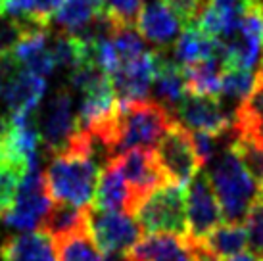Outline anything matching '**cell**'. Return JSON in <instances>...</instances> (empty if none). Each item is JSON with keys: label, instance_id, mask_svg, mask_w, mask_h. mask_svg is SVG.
<instances>
[{"label": "cell", "instance_id": "obj_1", "mask_svg": "<svg viewBox=\"0 0 263 261\" xmlns=\"http://www.w3.org/2000/svg\"><path fill=\"white\" fill-rule=\"evenodd\" d=\"M205 175L221 206L223 219L227 223H244L250 208L259 198V184L250 177L233 146L210 161Z\"/></svg>", "mask_w": 263, "mask_h": 261}, {"label": "cell", "instance_id": "obj_2", "mask_svg": "<svg viewBox=\"0 0 263 261\" xmlns=\"http://www.w3.org/2000/svg\"><path fill=\"white\" fill-rule=\"evenodd\" d=\"M179 123L175 114L156 100L117 102L116 156L133 148H154L171 127Z\"/></svg>", "mask_w": 263, "mask_h": 261}, {"label": "cell", "instance_id": "obj_3", "mask_svg": "<svg viewBox=\"0 0 263 261\" xmlns=\"http://www.w3.org/2000/svg\"><path fill=\"white\" fill-rule=\"evenodd\" d=\"M43 173L54 202L85 208L90 206L95 198L100 167L88 156L64 152L50 156L48 167Z\"/></svg>", "mask_w": 263, "mask_h": 261}, {"label": "cell", "instance_id": "obj_4", "mask_svg": "<svg viewBox=\"0 0 263 261\" xmlns=\"http://www.w3.org/2000/svg\"><path fill=\"white\" fill-rule=\"evenodd\" d=\"M133 217L148 234L189 236L184 189L177 184H165L154 190L144 202H140Z\"/></svg>", "mask_w": 263, "mask_h": 261}, {"label": "cell", "instance_id": "obj_5", "mask_svg": "<svg viewBox=\"0 0 263 261\" xmlns=\"http://www.w3.org/2000/svg\"><path fill=\"white\" fill-rule=\"evenodd\" d=\"M52 206V196L46 189L44 173L41 169V158L33 160L23 177L14 206L2 217L4 225L22 232L37 231L43 217Z\"/></svg>", "mask_w": 263, "mask_h": 261}, {"label": "cell", "instance_id": "obj_6", "mask_svg": "<svg viewBox=\"0 0 263 261\" xmlns=\"http://www.w3.org/2000/svg\"><path fill=\"white\" fill-rule=\"evenodd\" d=\"M37 129L48 158L66 150L79 130L73 95L69 88H58L43 108L37 109Z\"/></svg>", "mask_w": 263, "mask_h": 261}, {"label": "cell", "instance_id": "obj_7", "mask_svg": "<svg viewBox=\"0 0 263 261\" xmlns=\"http://www.w3.org/2000/svg\"><path fill=\"white\" fill-rule=\"evenodd\" d=\"M154 152H156L158 163H160L169 184H177L183 189H186V184L204 167L196 148H194L192 133L189 129H184L181 123L171 127L161 137Z\"/></svg>", "mask_w": 263, "mask_h": 261}, {"label": "cell", "instance_id": "obj_8", "mask_svg": "<svg viewBox=\"0 0 263 261\" xmlns=\"http://www.w3.org/2000/svg\"><path fill=\"white\" fill-rule=\"evenodd\" d=\"M114 165L119 169L131 192V217L140 202H144L154 190L169 184L161 171L154 148H133L116 156Z\"/></svg>", "mask_w": 263, "mask_h": 261}, {"label": "cell", "instance_id": "obj_9", "mask_svg": "<svg viewBox=\"0 0 263 261\" xmlns=\"http://www.w3.org/2000/svg\"><path fill=\"white\" fill-rule=\"evenodd\" d=\"M88 234L104 255H125L140 238L139 223L121 211H98L88 206Z\"/></svg>", "mask_w": 263, "mask_h": 261}, {"label": "cell", "instance_id": "obj_10", "mask_svg": "<svg viewBox=\"0 0 263 261\" xmlns=\"http://www.w3.org/2000/svg\"><path fill=\"white\" fill-rule=\"evenodd\" d=\"M184 203H186V223H189V238L200 242L205 238L215 227L221 225L223 213L215 198L210 179L204 171L192 179L184 189Z\"/></svg>", "mask_w": 263, "mask_h": 261}, {"label": "cell", "instance_id": "obj_11", "mask_svg": "<svg viewBox=\"0 0 263 261\" xmlns=\"http://www.w3.org/2000/svg\"><path fill=\"white\" fill-rule=\"evenodd\" d=\"M175 117L190 133H205L221 138L234 130V117L227 111L221 102L212 96H198L186 92L175 109Z\"/></svg>", "mask_w": 263, "mask_h": 261}, {"label": "cell", "instance_id": "obj_12", "mask_svg": "<svg viewBox=\"0 0 263 261\" xmlns=\"http://www.w3.org/2000/svg\"><path fill=\"white\" fill-rule=\"evenodd\" d=\"M125 261H198V246L189 236L148 234L125 254Z\"/></svg>", "mask_w": 263, "mask_h": 261}, {"label": "cell", "instance_id": "obj_13", "mask_svg": "<svg viewBox=\"0 0 263 261\" xmlns=\"http://www.w3.org/2000/svg\"><path fill=\"white\" fill-rule=\"evenodd\" d=\"M156 58H158V50H148L139 60L121 65L116 73H111L110 81L117 102H133L146 98L152 88L154 75H156Z\"/></svg>", "mask_w": 263, "mask_h": 261}, {"label": "cell", "instance_id": "obj_14", "mask_svg": "<svg viewBox=\"0 0 263 261\" xmlns=\"http://www.w3.org/2000/svg\"><path fill=\"white\" fill-rule=\"evenodd\" d=\"M135 27L144 41L165 48L179 36L181 22L161 0H148L140 8Z\"/></svg>", "mask_w": 263, "mask_h": 261}, {"label": "cell", "instance_id": "obj_15", "mask_svg": "<svg viewBox=\"0 0 263 261\" xmlns=\"http://www.w3.org/2000/svg\"><path fill=\"white\" fill-rule=\"evenodd\" d=\"M46 92V81L31 75L25 69L10 79L2 88V104L8 116L14 117L20 114H33L39 109V104Z\"/></svg>", "mask_w": 263, "mask_h": 261}, {"label": "cell", "instance_id": "obj_16", "mask_svg": "<svg viewBox=\"0 0 263 261\" xmlns=\"http://www.w3.org/2000/svg\"><path fill=\"white\" fill-rule=\"evenodd\" d=\"M37 231L46 234L52 244L79 232H88V206L77 208L66 202H52Z\"/></svg>", "mask_w": 263, "mask_h": 261}, {"label": "cell", "instance_id": "obj_17", "mask_svg": "<svg viewBox=\"0 0 263 261\" xmlns=\"http://www.w3.org/2000/svg\"><path fill=\"white\" fill-rule=\"evenodd\" d=\"M154 96L156 102L163 104L175 114L177 106L186 95V83H184V71L183 67L173 62L165 50H158L156 58V75L152 81Z\"/></svg>", "mask_w": 263, "mask_h": 261}, {"label": "cell", "instance_id": "obj_18", "mask_svg": "<svg viewBox=\"0 0 263 261\" xmlns=\"http://www.w3.org/2000/svg\"><path fill=\"white\" fill-rule=\"evenodd\" d=\"M90 208L98 211H121L131 215V192L114 161H108L100 171Z\"/></svg>", "mask_w": 263, "mask_h": 261}, {"label": "cell", "instance_id": "obj_19", "mask_svg": "<svg viewBox=\"0 0 263 261\" xmlns=\"http://www.w3.org/2000/svg\"><path fill=\"white\" fill-rule=\"evenodd\" d=\"M221 58V43L217 39L208 36L204 31H200L196 25H190L177 36L173 44V62L179 67H190L194 64H200L204 60ZM223 60V58H221Z\"/></svg>", "mask_w": 263, "mask_h": 261}, {"label": "cell", "instance_id": "obj_20", "mask_svg": "<svg viewBox=\"0 0 263 261\" xmlns=\"http://www.w3.org/2000/svg\"><path fill=\"white\" fill-rule=\"evenodd\" d=\"M50 31H33V33H25L23 41L17 44L14 56L22 67L31 75H37L41 79L52 75L56 69L54 60L50 54Z\"/></svg>", "mask_w": 263, "mask_h": 261}, {"label": "cell", "instance_id": "obj_21", "mask_svg": "<svg viewBox=\"0 0 263 261\" xmlns=\"http://www.w3.org/2000/svg\"><path fill=\"white\" fill-rule=\"evenodd\" d=\"M0 250L6 261H56L52 240L39 231L8 236Z\"/></svg>", "mask_w": 263, "mask_h": 261}, {"label": "cell", "instance_id": "obj_22", "mask_svg": "<svg viewBox=\"0 0 263 261\" xmlns=\"http://www.w3.org/2000/svg\"><path fill=\"white\" fill-rule=\"evenodd\" d=\"M196 244L200 250L217 259H231L242 254L244 248L248 246V234L242 223H223Z\"/></svg>", "mask_w": 263, "mask_h": 261}, {"label": "cell", "instance_id": "obj_23", "mask_svg": "<svg viewBox=\"0 0 263 261\" xmlns=\"http://www.w3.org/2000/svg\"><path fill=\"white\" fill-rule=\"evenodd\" d=\"M223 60L219 56L210 60H204L200 64H194L190 67H184V83L186 92L198 96H212L217 98L221 88V75H223Z\"/></svg>", "mask_w": 263, "mask_h": 261}, {"label": "cell", "instance_id": "obj_24", "mask_svg": "<svg viewBox=\"0 0 263 261\" xmlns=\"http://www.w3.org/2000/svg\"><path fill=\"white\" fill-rule=\"evenodd\" d=\"M254 83H256V75L252 71H248V69L227 67V69H223V75H221V88L217 100L234 117L238 106L252 92Z\"/></svg>", "mask_w": 263, "mask_h": 261}, {"label": "cell", "instance_id": "obj_25", "mask_svg": "<svg viewBox=\"0 0 263 261\" xmlns=\"http://www.w3.org/2000/svg\"><path fill=\"white\" fill-rule=\"evenodd\" d=\"M100 12V8L96 4V0H66L60 10L54 14L52 23L66 35H75L87 25L96 14ZM50 23V27H52Z\"/></svg>", "mask_w": 263, "mask_h": 261}, {"label": "cell", "instance_id": "obj_26", "mask_svg": "<svg viewBox=\"0 0 263 261\" xmlns=\"http://www.w3.org/2000/svg\"><path fill=\"white\" fill-rule=\"evenodd\" d=\"M54 255L56 261H104L88 232H79L54 242Z\"/></svg>", "mask_w": 263, "mask_h": 261}, {"label": "cell", "instance_id": "obj_27", "mask_svg": "<svg viewBox=\"0 0 263 261\" xmlns=\"http://www.w3.org/2000/svg\"><path fill=\"white\" fill-rule=\"evenodd\" d=\"M263 123V73L257 71L254 88L234 114V135Z\"/></svg>", "mask_w": 263, "mask_h": 261}, {"label": "cell", "instance_id": "obj_28", "mask_svg": "<svg viewBox=\"0 0 263 261\" xmlns=\"http://www.w3.org/2000/svg\"><path fill=\"white\" fill-rule=\"evenodd\" d=\"M111 43H114L117 60H119V67L139 60L140 56H144L148 52L146 43L137 31V27H117Z\"/></svg>", "mask_w": 263, "mask_h": 261}, {"label": "cell", "instance_id": "obj_29", "mask_svg": "<svg viewBox=\"0 0 263 261\" xmlns=\"http://www.w3.org/2000/svg\"><path fill=\"white\" fill-rule=\"evenodd\" d=\"M25 173H27V169L15 165V163L4 161L0 165V217H4L8 210L14 206V200Z\"/></svg>", "mask_w": 263, "mask_h": 261}, {"label": "cell", "instance_id": "obj_30", "mask_svg": "<svg viewBox=\"0 0 263 261\" xmlns=\"http://www.w3.org/2000/svg\"><path fill=\"white\" fill-rule=\"evenodd\" d=\"M233 150L236 152L238 160L242 161V165L246 167V171L250 177L259 184V189L263 187V148L256 146L250 140L244 138H234Z\"/></svg>", "mask_w": 263, "mask_h": 261}, {"label": "cell", "instance_id": "obj_31", "mask_svg": "<svg viewBox=\"0 0 263 261\" xmlns=\"http://www.w3.org/2000/svg\"><path fill=\"white\" fill-rule=\"evenodd\" d=\"M142 6L144 0H104L100 12L110 15L119 27H135L137 15Z\"/></svg>", "mask_w": 263, "mask_h": 261}, {"label": "cell", "instance_id": "obj_32", "mask_svg": "<svg viewBox=\"0 0 263 261\" xmlns=\"http://www.w3.org/2000/svg\"><path fill=\"white\" fill-rule=\"evenodd\" d=\"M244 229L248 234V246L252 248V254L257 255L263 261V200L261 196L257 202L250 208L248 215L244 219Z\"/></svg>", "mask_w": 263, "mask_h": 261}, {"label": "cell", "instance_id": "obj_33", "mask_svg": "<svg viewBox=\"0 0 263 261\" xmlns=\"http://www.w3.org/2000/svg\"><path fill=\"white\" fill-rule=\"evenodd\" d=\"M23 36H25V29L22 23L8 17L6 14H0V56L14 54Z\"/></svg>", "mask_w": 263, "mask_h": 261}, {"label": "cell", "instance_id": "obj_34", "mask_svg": "<svg viewBox=\"0 0 263 261\" xmlns=\"http://www.w3.org/2000/svg\"><path fill=\"white\" fill-rule=\"evenodd\" d=\"M161 2L173 12L181 25L190 27V25H196L208 0H161Z\"/></svg>", "mask_w": 263, "mask_h": 261}, {"label": "cell", "instance_id": "obj_35", "mask_svg": "<svg viewBox=\"0 0 263 261\" xmlns=\"http://www.w3.org/2000/svg\"><path fill=\"white\" fill-rule=\"evenodd\" d=\"M64 2L66 0H35V22L46 29H50L52 17Z\"/></svg>", "mask_w": 263, "mask_h": 261}, {"label": "cell", "instance_id": "obj_36", "mask_svg": "<svg viewBox=\"0 0 263 261\" xmlns=\"http://www.w3.org/2000/svg\"><path fill=\"white\" fill-rule=\"evenodd\" d=\"M236 138L250 140V142H254L256 146L263 148V123L256 125V127H252V129H248V130H244L240 135H236Z\"/></svg>", "mask_w": 263, "mask_h": 261}, {"label": "cell", "instance_id": "obj_37", "mask_svg": "<svg viewBox=\"0 0 263 261\" xmlns=\"http://www.w3.org/2000/svg\"><path fill=\"white\" fill-rule=\"evenodd\" d=\"M8 130H10V116H8V111L4 108L0 109V144H2V140L6 138Z\"/></svg>", "mask_w": 263, "mask_h": 261}, {"label": "cell", "instance_id": "obj_38", "mask_svg": "<svg viewBox=\"0 0 263 261\" xmlns=\"http://www.w3.org/2000/svg\"><path fill=\"white\" fill-rule=\"evenodd\" d=\"M227 261H261V259L254 254H246V252H242V254L234 255V257H231V259H227Z\"/></svg>", "mask_w": 263, "mask_h": 261}, {"label": "cell", "instance_id": "obj_39", "mask_svg": "<svg viewBox=\"0 0 263 261\" xmlns=\"http://www.w3.org/2000/svg\"><path fill=\"white\" fill-rule=\"evenodd\" d=\"M198 261H221V259H217V257H213V255H210V254H205L204 250H200V246H198Z\"/></svg>", "mask_w": 263, "mask_h": 261}, {"label": "cell", "instance_id": "obj_40", "mask_svg": "<svg viewBox=\"0 0 263 261\" xmlns=\"http://www.w3.org/2000/svg\"><path fill=\"white\" fill-rule=\"evenodd\" d=\"M252 6H256L257 10H261L263 12V0H252Z\"/></svg>", "mask_w": 263, "mask_h": 261}, {"label": "cell", "instance_id": "obj_41", "mask_svg": "<svg viewBox=\"0 0 263 261\" xmlns=\"http://www.w3.org/2000/svg\"><path fill=\"white\" fill-rule=\"evenodd\" d=\"M104 261H125L123 257H119V255H110L108 259H104Z\"/></svg>", "mask_w": 263, "mask_h": 261}, {"label": "cell", "instance_id": "obj_42", "mask_svg": "<svg viewBox=\"0 0 263 261\" xmlns=\"http://www.w3.org/2000/svg\"><path fill=\"white\" fill-rule=\"evenodd\" d=\"M4 163V152H2V146H0V165Z\"/></svg>", "mask_w": 263, "mask_h": 261}, {"label": "cell", "instance_id": "obj_43", "mask_svg": "<svg viewBox=\"0 0 263 261\" xmlns=\"http://www.w3.org/2000/svg\"><path fill=\"white\" fill-rule=\"evenodd\" d=\"M96 4H98V8L102 10V6H104V0H96Z\"/></svg>", "mask_w": 263, "mask_h": 261}, {"label": "cell", "instance_id": "obj_44", "mask_svg": "<svg viewBox=\"0 0 263 261\" xmlns=\"http://www.w3.org/2000/svg\"><path fill=\"white\" fill-rule=\"evenodd\" d=\"M0 261H6V259H4V254H2V250H0Z\"/></svg>", "mask_w": 263, "mask_h": 261}, {"label": "cell", "instance_id": "obj_45", "mask_svg": "<svg viewBox=\"0 0 263 261\" xmlns=\"http://www.w3.org/2000/svg\"><path fill=\"white\" fill-rule=\"evenodd\" d=\"M2 6H4V0H0V14H2Z\"/></svg>", "mask_w": 263, "mask_h": 261}, {"label": "cell", "instance_id": "obj_46", "mask_svg": "<svg viewBox=\"0 0 263 261\" xmlns=\"http://www.w3.org/2000/svg\"><path fill=\"white\" fill-rule=\"evenodd\" d=\"M259 71L263 73V60H261V64H259Z\"/></svg>", "mask_w": 263, "mask_h": 261}, {"label": "cell", "instance_id": "obj_47", "mask_svg": "<svg viewBox=\"0 0 263 261\" xmlns=\"http://www.w3.org/2000/svg\"><path fill=\"white\" fill-rule=\"evenodd\" d=\"M259 196H261V200H263V187L259 189Z\"/></svg>", "mask_w": 263, "mask_h": 261}]
</instances>
